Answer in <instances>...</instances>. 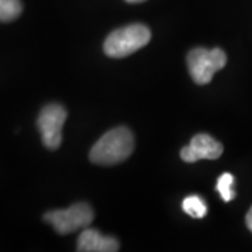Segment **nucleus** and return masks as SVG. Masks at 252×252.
Segmentation results:
<instances>
[{
	"instance_id": "obj_8",
	"label": "nucleus",
	"mask_w": 252,
	"mask_h": 252,
	"mask_svg": "<svg viewBox=\"0 0 252 252\" xmlns=\"http://www.w3.org/2000/svg\"><path fill=\"white\" fill-rule=\"evenodd\" d=\"M182 209L184 212L193 219H202L206 216L207 206L205 200L198 195H190L182 200Z\"/></svg>"
},
{
	"instance_id": "obj_5",
	"label": "nucleus",
	"mask_w": 252,
	"mask_h": 252,
	"mask_svg": "<svg viewBox=\"0 0 252 252\" xmlns=\"http://www.w3.org/2000/svg\"><path fill=\"white\" fill-rule=\"evenodd\" d=\"M67 112L59 104H48L39 112L36 126L42 137V143L49 150H56L62 143V129Z\"/></svg>"
},
{
	"instance_id": "obj_11",
	"label": "nucleus",
	"mask_w": 252,
	"mask_h": 252,
	"mask_svg": "<svg viewBox=\"0 0 252 252\" xmlns=\"http://www.w3.org/2000/svg\"><path fill=\"white\" fill-rule=\"evenodd\" d=\"M245 221H247V227H248V228L252 231V207L248 210V213H247Z\"/></svg>"
},
{
	"instance_id": "obj_4",
	"label": "nucleus",
	"mask_w": 252,
	"mask_h": 252,
	"mask_svg": "<svg viewBox=\"0 0 252 252\" xmlns=\"http://www.w3.org/2000/svg\"><path fill=\"white\" fill-rule=\"evenodd\" d=\"M48 224H51L59 234H70L80 228H86L94 220V212L89 203H76L67 209L51 210L44 216Z\"/></svg>"
},
{
	"instance_id": "obj_12",
	"label": "nucleus",
	"mask_w": 252,
	"mask_h": 252,
	"mask_svg": "<svg viewBox=\"0 0 252 252\" xmlns=\"http://www.w3.org/2000/svg\"><path fill=\"white\" fill-rule=\"evenodd\" d=\"M129 3H140V1H144V0H126Z\"/></svg>"
},
{
	"instance_id": "obj_6",
	"label": "nucleus",
	"mask_w": 252,
	"mask_h": 252,
	"mask_svg": "<svg viewBox=\"0 0 252 252\" xmlns=\"http://www.w3.org/2000/svg\"><path fill=\"white\" fill-rule=\"evenodd\" d=\"M223 154V144L207 133H198L192 137L189 146L181 150V158L185 162L199 160H216Z\"/></svg>"
},
{
	"instance_id": "obj_3",
	"label": "nucleus",
	"mask_w": 252,
	"mask_h": 252,
	"mask_svg": "<svg viewBox=\"0 0 252 252\" xmlns=\"http://www.w3.org/2000/svg\"><path fill=\"white\" fill-rule=\"evenodd\" d=\"M227 63V55L223 49L195 48L188 54V69L196 84L210 83L215 73L221 70Z\"/></svg>"
},
{
	"instance_id": "obj_1",
	"label": "nucleus",
	"mask_w": 252,
	"mask_h": 252,
	"mask_svg": "<svg viewBox=\"0 0 252 252\" xmlns=\"http://www.w3.org/2000/svg\"><path fill=\"white\" fill-rule=\"evenodd\" d=\"M135 149V139L132 132L119 126L108 130L105 135L93 146L90 152V161L98 165H112L125 161Z\"/></svg>"
},
{
	"instance_id": "obj_7",
	"label": "nucleus",
	"mask_w": 252,
	"mask_h": 252,
	"mask_svg": "<svg viewBox=\"0 0 252 252\" xmlns=\"http://www.w3.org/2000/svg\"><path fill=\"white\" fill-rule=\"evenodd\" d=\"M119 243L114 237L102 235L94 228H84L77 240V251L80 252H115Z\"/></svg>"
},
{
	"instance_id": "obj_2",
	"label": "nucleus",
	"mask_w": 252,
	"mask_h": 252,
	"mask_svg": "<svg viewBox=\"0 0 252 252\" xmlns=\"http://www.w3.org/2000/svg\"><path fill=\"white\" fill-rule=\"evenodd\" d=\"M150 30L143 24H130L112 31L105 42L104 52L109 58H125L135 54L150 42Z\"/></svg>"
},
{
	"instance_id": "obj_10",
	"label": "nucleus",
	"mask_w": 252,
	"mask_h": 252,
	"mask_svg": "<svg viewBox=\"0 0 252 252\" xmlns=\"http://www.w3.org/2000/svg\"><path fill=\"white\" fill-rule=\"evenodd\" d=\"M216 189L224 202H231L235 198L234 177L228 172H224L223 175H220L217 180Z\"/></svg>"
},
{
	"instance_id": "obj_9",
	"label": "nucleus",
	"mask_w": 252,
	"mask_h": 252,
	"mask_svg": "<svg viewBox=\"0 0 252 252\" xmlns=\"http://www.w3.org/2000/svg\"><path fill=\"white\" fill-rule=\"evenodd\" d=\"M23 4L20 0H0V21L9 23L21 14Z\"/></svg>"
}]
</instances>
